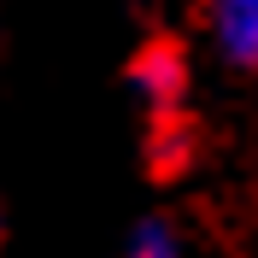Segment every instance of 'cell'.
<instances>
[{"mask_svg": "<svg viewBox=\"0 0 258 258\" xmlns=\"http://www.w3.org/2000/svg\"><path fill=\"white\" fill-rule=\"evenodd\" d=\"M129 82H135V94L153 112H176L182 94H188V59H182L176 41H153V47H141V59L129 64Z\"/></svg>", "mask_w": 258, "mask_h": 258, "instance_id": "1", "label": "cell"}, {"mask_svg": "<svg viewBox=\"0 0 258 258\" xmlns=\"http://www.w3.org/2000/svg\"><path fill=\"white\" fill-rule=\"evenodd\" d=\"M206 35L223 64H258V0H206Z\"/></svg>", "mask_w": 258, "mask_h": 258, "instance_id": "2", "label": "cell"}, {"mask_svg": "<svg viewBox=\"0 0 258 258\" xmlns=\"http://www.w3.org/2000/svg\"><path fill=\"white\" fill-rule=\"evenodd\" d=\"M123 258H188V252H182V235L164 223V217H147V223H135Z\"/></svg>", "mask_w": 258, "mask_h": 258, "instance_id": "3", "label": "cell"}]
</instances>
